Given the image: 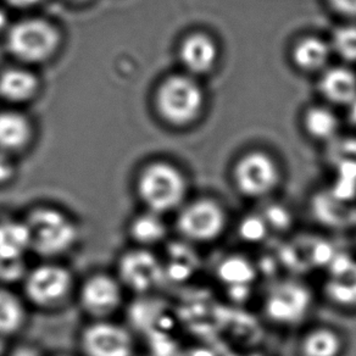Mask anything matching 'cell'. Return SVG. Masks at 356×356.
I'll return each instance as SVG.
<instances>
[{
  "instance_id": "obj_1",
  "label": "cell",
  "mask_w": 356,
  "mask_h": 356,
  "mask_svg": "<svg viewBox=\"0 0 356 356\" xmlns=\"http://www.w3.org/2000/svg\"><path fill=\"white\" fill-rule=\"evenodd\" d=\"M30 252L40 260H63L74 252L82 241L79 221L63 209L53 205H37L22 218Z\"/></svg>"
},
{
  "instance_id": "obj_2",
  "label": "cell",
  "mask_w": 356,
  "mask_h": 356,
  "mask_svg": "<svg viewBox=\"0 0 356 356\" xmlns=\"http://www.w3.org/2000/svg\"><path fill=\"white\" fill-rule=\"evenodd\" d=\"M21 284V294L29 307L49 312L60 310L74 299L79 283L63 260H40L27 268Z\"/></svg>"
},
{
  "instance_id": "obj_3",
  "label": "cell",
  "mask_w": 356,
  "mask_h": 356,
  "mask_svg": "<svg viewBox=\"0 0 356 356\" xmlns=\"http://www.w3.org/2000/svg\"><path fill=\"white\" fill-rule=\"evenodd\" d=\"M136 193L145 210L163 216L175 215L189 199L188 181L177 166L155 161L139 173Z\"/></svg>"
},
{
  "instance_id": "obj_4",
  "label": "cell",
  "mask_w": 356,
  "mask_h": 356,
  "mask_svg": "<svg viewBox=\"0 0 356 356\" xmlns=\"http://www.w3.org/2000/svg\"><path fill=\"white\" fill-rule=\"evenodd\" d=\"M173 227L184 242L195 245L218 243L227 233L231 215L227 207L213 197L189 198L173 215Z\"/></svg>"
},
{
  "instance_id": "obj_5",
  "label": "cell",
  "mask_w": 356,
  "mask_h": 356,
  "mask_svg": "<svg viewBox=\"0 0 356 356\" xmlns=\"http://www.w3.org/2000/svg\"><path fill=\"white\" fill-rule=\"evenodd\" d=\"M315 307L310 286L296 278L271 283L261 300V312L267 322L280 328L304 327Z\"/></svg>"
},
{
  "instance_id": "obj_6",
  "label": "cell",
  "mask_w": 356,
  "mask_h": 356,
  "mask_svg": "<svg viewBox=\"0 0 356 356\" xmlns=\"http://www.w3.org/2000/svg\"><path fill=\"white\" fill-rule=\"evenodd\" d=\"M231 176L237 193L250 202L271 198L282 184L280 165L264 152H250L243 155L234 163Z\"/></svg>"
},
{
  "instance_id": "obj_7",
  "label": "cell",
  "mask_w": 356,
  "mask_h": 356,
  "mask_svg": "<svg viewBox=\"0 0 356 356\" xmlns=\"http://www.w3.org/2000/svg\"><path fill=\"white\" fill-rule=\"evenodd\" d=\"M126 293L114 273L95 271L77 284L74 299L89 320H106L124 307Z\"/></svg>"
},
{
  "instance_id": "obj_8",
  "label": "cell",
  "mask_w": 356,
  "mask_h": 356,
  "mask_svg": "<svg viewBox=\"0 0 356 356\" xmlns=\"http://www.w3.org/2000/svg\"><path fill=\"white\" fill-rule=\"evenodd\" d=\"M114 273L126 292L147 296L158 289L166 271L154 250L132 245L120 255Z\"/></svg>"
},
{
  "instance_id": "obj_9",
  "label": "cell",
  "mask_w": 356,
  "mask_h": 356,
  "mask_svg": "<svg viewBox=\"0 0 356 356\" xmlns=\"http://www.w3.org/2000/svg\"><path fill=\"white\" fill-rule=\"evenodd\" d=\"M156 104L160 114L176 126L193 122L204 106L203 90L198 83L186 76H172L158 90Z\"/></svg>"
},
{
  "instance_id": "obj_10",
  "label": "cell",
  "mask_w": 356,
  "mask_h": 356,
  "mask_svg": "<svg viewBox=\"0 0 356 356\" xmlns=\"http://www.w3.org/2000/svg\"><path fill=\"white\" fill-rule=\"evenodd\" d=\"M82 356H134L137 343L129 327L115 321L89 320L79 337Z\"/></svg>"
},
{
  "instance_id": "obj_11",
  "label": "cell",
  "mask_w": 356,
  "mask_h": 356,
  "mask_svg": "<svg viewBox=\"0 0 356 356\" xmlns=\"http://www.w3.org/2000/svg\"><path fill=\"white\" fill-rule=\"evenodd\" d=\"M60 35L54 26L40 19L24 20L8 33V49L25 63H42L54 54Z\"/></svg>"
},
{
  "instance_id": "obj_12",
  "label": "cell",
  "mask_w": 356,
  "mask_h": 356,
  "mask_svg": "<svg viewBox=\"0 0 356 356\" xmlns=\"http://www.w3.org/2000/svg\"><path fill=\"white\" fill-rule=\"evenodd\" d=\"M296 356H344L348 338L341 328L318 322L302 327L294 346Z\"/></svg>"
},
{
  "instance_id": "obj_13",
  "label": "cell",
  "mask_w": 356,
  "mask_h": 356,
  "mask_svg": "<svg viewBox=\"0 0 356 356\" xmlns=\"http://www.w3.org/2000/svg\"><path fill=\"white\" fill-rule=\"evenodd\" d=\"M166 216L142 209L134 213L127 225V236L134 247L152 249L165 242L168 237Z\"/></svg>"
},
{
  "instance_id": "obj_14",
  "label": "cell",
  "mask_w": 356,
  "mask_h": 356,
  "mask_svg": "<svg viewBox=\"0 0 356 356\" xmlns=\"http://www.w3.org/2000/svg\"><path fill=\"white\" fill-rule=\"evenodd\" d=\"M179 58L189 72L208 74L218 63V45L209 35L194 33L184 40L179 49Z\"/></svg>"
},
{
  "instance_id": "obj_15",
  "label": "cell",
  "mask_w": 356,
  "mask_h": 356,
  "mask_svg": "<svg viewBox=\"0 0 356 356\" xmlns=\"http://www.w3.org/2000/svg\"><path fill=\"white\" fill-rule=\"evenodd\" d=\"M30 307L21 293L0 284V337H14L25 328Z\"/></svg>"
},
{
  "instance_id": "obj_16",
  "label": "cell",
  "mask_w": 356,
  "mask_h": 356,
  "mask_svg": "<svg viewBox=\"0 0 356 356\" xmlns=\"http://www.w3.org/2000/svg\"><path fill=\"white\" fill-rule=\"evenodd\" d=\"M320 90L332 103L349 105L356 99V74L346 67L327 70L320 79Z\"/></svg>"
},
{
  "instance_id": "obj_17",
  "label": "cell",
  "mask_w": 356,
  "mask_h": 356,
  "mask_svg": "<svg viewBox=\"0 0 356 356\" xmlns=\"http://www.w3.org/2000/svg\"><path fill=\"white\" fill-rule=\"evenodd\" d=\"M38 87V79L27 70L9 69L0 74V97L8 102H27L35 97Z\"/></svg>"
},
{
  "instance_id": "obj_18",
  "label": "cell",
  "mask_w": 356,
  "mask_h": 356,
  "mask_svg": "<svg viewBox=\"0 0 356 356\" xmlns=\"http://www.w3.org/2000/svg\"><path fill=\"white\" fill-rule=\"evenodd\" d=\"M31 138V124L24 115L14 111L0 113V149L16 152Z\"/></svg>"
},
{
  "instance_id": "obj_19",
  "label": "cell",
  "mask_w": 356,
  "mask_h": 356,
  "mask_svg": "<svg viewBox=\"0 0 356 356\" xmlns=\"http://www.w3.org/2000/svg\"><path fill=\"white\" fill-rule=\"evenodd\" d=\"M330 53V47L325 40L316 37H307L293 49V60L299 69L314 72L326 66Z\"/></svg>"
},
{
  "instance_id": "obj_20",
  "label": "cell",
  "mask_w": 356,
  "mask_h": 356,
  "mask_svg": "<svg viewBox=\"0 0 356 356\" xmlns=\"http://www.w3.org/2000/svg\"><path fill=\"white\" fill-rule=\"evenodd\" d=\"M305 127L314 138L330 140L338 132L339 122L336 115L326 108H312L305 115Z\"/></svg>"
},
{
  "instance_id": "obj_21",
  "label": "cell",
  "mask_w": 356,
  "mask_h": 356,
  "mask_svg": "<svg viewBox=\"0 0 356 356\" xmlns=\"http://www.w3.org/2000/svg\"><path fill=\"white\" fill-rule=\"evenodd\" d=\"M218 275L223 282L228 284H244L250 282L252 278V267L250 262L244 259L231 257L221 262Z\"/></svg>"
},
{
  "instance_id": "obj_22",
  "label": "cell",
  "mask_w": 356,
  "mask_h": 356,
  "mask_svg": "<svg viewBox=\"0 0 356 356\" xmlns=\"http://www.w3.org/2000/svg\"><path fill=\"white\" fill-rule=\"evenodd\" d=\"M333 47L343 59L356 63V26H344L334 32Z\"/></svg>"
},
{
  "instance_id": "obj_23",
  "label": "cell",
  "mask_w": 356,
  "mask_h": 356,
  "mask_svg": "<svg viewBox=\"0 0 356 356\" xmlns=\"http://www.w3.org/2000/svg\"><path fill=\"white\" fill-rule=\"evenodd\" d=\"M333 156L339 163L356 168V140L344 139L339 140L333 148Z\"/></svg>"
},
{
  "instance_id": "obj_24",
  "label": "cell",
  "mask_w": 356,
  "mask_h": 356,
  "mask_svg": "<svg viewBox=\"0 0 356 356\" xmlns=\"http://www.w3.org/2000/svg\"><path fill=\"white\" fill-rule=\"evenodd\" d=\"M15 177V166L6 155L0 154V187L10 184Z\"/></svg>"
},
{
  "instance_id": "obj_25",
  "label": "cell",
  "mask_w": 356,
  "mask_h": 356,
  "mask_svg": "<svg viewBox=\"0 0 356 356\" xmlns=\"http://www.w3.org/2000/svg\"><path fill=\"white\" fill-rule=\"evenodd\" d=\"M332 9L346 17H356V0H328Z\"/></svg>"
},
{
  "instance_id": "obj_26",
  "label": "cell",
  "mask_w": 356,
  "mask_h": 356,
  "mask_svg": "<svg viewBox=\"0 0 356 356\" xmlns=\"http://www.w3.org/2000/svg\"><path fill=\"white\" fill-rule=\"evenodd\" d=\"M6 356H45L38 346L31 343H19L13 346Z\"/></svg>"
},
{
  "instance_id": "obj_27",
  "label": "cell",
  "mask_w": 356,
  "mask_h": 356,
  "mask_svg": "<svg viewBox=\"0 0 356 356\" xmlns=\"http://www.w3.org/2000/svg\"><path fill=\"white\" fill-rule=\"evenodd\" d=\"M6 1L15 8H31L40 3L42 0H6Z\"/></svg>"
},
{
  "instance_id": "obj_28",
  "label": "cell",
  "mask_w": 356,
  "mask_h": 356,
  "mask_svg": "<svg viewBox=\"0 0 356 356\" xmlns=\"http://www.w3.org/2000/svg\"><path fill=\"white\" fill-rule=\"evenodd\" d=\"M349 106V119L353 124H356V99L353 100Z\"/></svg>"
},
{
  "instance_id": "obj_29",
  "label": "cell",
  "mask_w": 356,
  "mask_h": 356,
  "mask_svg": "<svg viewBox=\"0 0 356 356\" xmlns=\"http://www.w3.org/2000/svg\"><path fill=\"white\" fill-rule=\"evenodd\" d=\"M6 25V15L3 13V11L0 10V30L1 29H4Z\"/></svg>"
},
{
  "instance_id": "obj_30",
  "label": "cell",
  "mask_w": 356,
  "mask_h": 356,
  "mask_svg": "<svg viewBox=\"0 0 356 356\" xmlns=\"http://www.w3.org/2000/svg\"><path fill=\"white\" fill-rule=\"evenodd\" d=\"M53 356H71V355H67V354H56V355H53Z\"/></svg>"
},
{
  "instance_id": "obj_31",
  "label": "cell",
  "mask_w": 356,
  "mask_h": 356,
  "mask_svg": "<svg viewBox=\"0 0 356 356\" xmlns=\"http://www.w3.org/2000/svg\"><path fill=\"white\" fill-rule=\"evenodd\" d=\"M74 1H84V0H74Z\"/></svg>"
}]
</instances>
